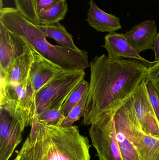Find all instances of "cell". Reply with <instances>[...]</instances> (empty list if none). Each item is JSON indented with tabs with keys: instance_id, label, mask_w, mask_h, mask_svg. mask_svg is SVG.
Instances as JSON below:
<instances>
[{
	"instance_id": "603a6c76",
	"label": "cell",
	"mask_w": 159,
	"mask_h": 160,
	"mask_svg": "<svg viewBox=\"0 0 159 160\" xmlns=\"http://www.w3.org/2000/svg\"><path fill=\"white\" fill-rule=\"evenodd\" d=\"M147 87L151 105L159 121V96L156 89L150 81L146 80Z\"/></svg>"
},
{
	"instance_id": "30bf717a",
	"label": "cell",
	"mask_w": 159,
	"mask_h": 160,
	"mask_svg": "<svg viewBox=\"0 0 159 160\" xmlns=\"http://www.w3.org/2000/svg\"><path fill=\"white\" fill-rule=\"evenodd\" d=\"M20 124L0 108V160H8L22 140Z\"/></svg>"
},
{
	"instance_id": "e0dca14e",
	"label": "cell",
	"mask_w": 159,
	"mask_h": 160,
	"mask_svg": "<svg viewBox=\"0 0 159 160\" xmlns=\"http://www.w3.org/2000/svg\"><path fill=\"white\" fill-rule=\"evenodd\" d=\"M36 26L43 32L46 38L54 39L62 47L73 50H80L75 45L72 35L69 33L59 22L50 25L40 24Z\"/></svg>"
},
{
	"instance_id": "7402d4cb",
	"label": "cell",
	"mask_w": 159,
	"mask_h": 160,
	"mask_svg": "<svg viewBox=\"0 0 159 160\" xmlns=\"http://www.w3.org/2000/svg\"><path fill=\"white\" fill-rule=\"evenodd\" d=\"M89 83L86 80H84L73 91L72 93L63 105V113L65 116L68 114L73 107L78 103L84 93L89 89Z\"/></svg>"
},
{
	"instance_id": "2e32d148",
	"label": "cell",
	"mask_w": 159,
	"mask_h": 160,
	"mask_svg": "<svg viewBox=\"0 0 159 160\" xmlns=\"http://www.w3.org/2000/svg\"><path fill=\"white\" fill-rule=\"evenodd\" d=\"M136 144L140 160H159V139L147 135L138 128Z\"/></svg>"
},
{
	"instance_id": "5bb4252c",
	"label": "cell",
	"mask_w": 159,
	"mask_h": 160,
	"mask_svg": "<svg viewBox=\"0 0 159 160\" xmlns=\"http://www.w3.org/2000/svg\"><path fill=\"white\" fill-rule=\"evenodd\" d=\"M35 50L31 46L30 48L18 57L11 65L4 80L1 84H22L30 82V76L34 59Z\"/></svg>"
},
{
	"instance_id": "7a4b0ae2",
	"label": "cell",
	"mask_w": 159,
	"mask_h": 160,
	"mask_svg": "<svg viewBox=\"0 0 159 160\" xmlns=\"http://www.w3.org/2000/svg\"><path fill=\"white\" fill-rule=\"evenodd\" d=\"M31 127L17 153L25 160H91V145L77 126L48 125L34 117Z\"/></svg>"
},
{
	"instance_id": "ba28073f",
	"label": "cell",
	"mask_w": 159,
	"mask_h": 160,
	"mask_svg": "<svg viewBox=\"0 0 159 160\" xmlns=\"http://www.w3.org/2000/svg\"><path fill=\"white\" fill-rule=\"evenodd\" d=\"M132 97L139 128L147 135L159 139V121L150 102L146 79L137 87Z\"/></svg>"
},
{
	"instance_id": "d4e9b609",
	"label": "cell",
	"mask_w": 159,
	"mask_h": 160,
	"mask_svg": "<svg viewBox=\"0 0 159 160\" xmlns=\"http://www.w3.org/2000/svg\"><path fill=\"white\" fill-rule=\"evenodd\" d=\"M61 1L62 0H33L37 14Z\"/></svg>"
},
{
	"instance_id": "5b68a950",
	"label": "cell",
	"mask_w": 159,
	"mask_h": 160,
	"mask_svg": "<svg viewBox=\"0 0 159 160\" xmlns=\"http://www.w3.org/2000/svg\"><path fill=\"white\" fill-rule=\"evenodd\" d=\"M0 108L16 119L22 130L31 126L34 118V99L30 82L1 84Z\"/></svg>"
},
{
	"instance_id": "7c38bea8",
	"label": "cell",
	"mask_w": 159,
	"mask_h": 160,
	"mask_svg": "<svg viewBox=\"0 0 159 160\" xmlns=\"http://www.w3.org/2000/svg\"><path fill=\"white\" fill-rule=\"evenodd\" d=\"M155 20H147L133 27L125 34L128 42L140 53L154 48L158 36Z\"/></svg>"
},
{
	"instance_id": "d6986e66",
	"label": "cell",
	"mask_w": 159,
	"mask_h": 160,
	"mask_svg": "<svg viewBox=\"0 0 159 160\" xmlns=\"http://www.w3.org/2000/svg\"><path fill=\"white\" fill-rule=\"evenodd\" d=\"M88 90L89 89L86 91L78 103L74 106L69 112L61 126L63 127H72L73 126L75 122L79 120L81 118L84 117L86 112Z\"/></svg>"
},
{
	"instance_id": "ac0fdd59",
	"label": "cell",
	"mask_w": 159,
	"mask_h": 160,
	"mask_svg": "<svg viewBox=\"0 0 159 160\" xmlns=\"http://www.w3.org/2000/svg\"><path fill=\"white\" fill-rule=\"evenodd\" d=\"M66 0L58 3L37 14L41 24L50 25L59 22L65 18L68 11Z\"/></svg>"
},
{
	"instance_id": "cb8c5ba5",
	"label": "cell",
	"mask_w": 159,
	"mask_h": 160,
	"mask_svg": "<svg viewBox=\"0 0 159 160\" xmlns=\"http://www.w3.org/2000/svg\"><path fill=\"white\" fill-rule=\"evenodd\" d=\"M146 79L159 82V60L152 62L148 65Z\"/></svg>"
},
{
	"instance_id": "6da1fadb",
	"label": "cell",
	"mask_w": 159,
	"mask_h": 160,
	"mask_svg": "<svg viewBox=\"0 0 159 160\" xmlns=\"http://www.w3.org/2000/svg\"><path fill=\"white\" fill-rule=\"evenodd\" d=\"M148 65L136 59L96 56L90 62V81L82 124L91 125L125 104L146 78Z\"/></svg>"
},
{
	"instance_id": "9c48e42d",
	"label": "cell",
	"mask_w": 159,
	"mask_h": 160,
	"mask_svg": "<svg viewBox=\"0 0 159 160\" xmlns=\"http://www.w3.org/2000/svg\"><path fill=\"white\" fill-rule=\"evenodd\" d=\"M31 45L23 38L9 32L0 22V78L5 79L14 61Z\"/></svg>"
},
{
	"instance_id": "9a60e30c",
	"label": "cell",
	"mask_w": 159,
	"mask_h": 160,
	"mask_svg": "<svg viewBox=\"0 0 159 160\" xmlns=\"http://www.w3.org/2000/svg\"><path fill=\"white\" fill-rule=\"evenodd\" d=\"M89 5L87 21L90 26L103 32L111 33L122 28L119 18L99 8L93 0H90Z\"/></svg>"
},
{
	"instance_id": "44dd1931",
	"label": "cell",
	"mask_w": 159,
	"mask_h": 160,
	"mask_svg": "<svg viewBox=\"0 0 159 160\" xmlns=\"http://www.w3.org/2000/svg\"><path fill=\"white\" fill-rule=\"evenodd\" d=\"M14 1L16 8L24 17L36 25L41 24L33 0H14Z\"/></svg>"
},
{
	"instance_id": "3957f363",
	"label": "cell",
	"mask_w": 159,
	"mask_h": 160,
	"mask_svg": "<svg viewBox=\"0 0 159 160\" xmlns=\"http://www.w3.org/2000/svg\"><path fill=\"white\" fill-rule=\"evenodd\" d=\"M0 22L11 32L21 37L45 58L65 70H85L90 68L87 52L73 50L49 43L36 24L16 8H2Z\"/></svg>"
},
{
	"instance_id": "8992f818",
	"label": "cell",
	"mask_w": 159,
	"mask_h": 160,
	"mask_svg": "<svg viewBox=\"0 0 159 160\" xmlns=\"http://www.w3.org/2000/svg\"><path fill=\"white\" fill-rule=\"evenodd\" d=\"M113 112L116 136L123 160H140L136 144V133L139 125L133 97Z\"/></svg>"
},
{
	"instance_id": "277c9868",
	"label": "cell",
	"mask_w": 159,
	"mask_h": 160,
	"mask_svg": "<svg viewBox=\"0 0 159 160\" xmlns=\"http://www.w3.org/2000/svg\"><path fill=\"white\" fill-rule=\"evenodd\" d=\"M85 70H62L47 82L36 93L34 117L47 110L62 106L83 80Z\"/></svg>"
},
{
	"instance_id": "ffe728a7",
	"label": "cell",
	"mask_w": 159,
	"mask_h": 160,
	"mask_svg": "<svg viewBox=\"0 0 159 160\" xmlns=\"http://www.w3.org/2000/svg\"><path fill=\"white\" fill-rule=\"evenodd\" d=\"M34 117L48 125L61 126L66 116L63 113L62 106L42 112Z\"/></svg>"
},
{
	"instance_id": "52a82bcc",
	"label": "cell",
	"mask_w": 159,
	"mask_h": 160,
	"mask_svg": "<svg viewBox=\"0 0 159 160\" xmlns=\"http://www.w3.org/2000/svg\"><path fill=\"white\" fill-rule=\"evenodd\" d=\"M89 133L100 160H123L116 136L113 111L93 122Z\"/></svg>"
},
{
	"instance_id": "4fadbf2b",
	"label": "cell",
	"mask_w": 159,
	"mask_h": 160,
	"mask_svg": "<svg viewBox=\"0 0 159 160\" xmlns=\"http://www.w3.org/2000/svg\"><path fill=\"white\" fill-rule=\"evenodd\" d=\"M105 45L102 46L108 52V57L111 59L127 58L136 59L149 64L152 62L147 61L128 42L125 34L116 32L109 33L105 37Z\"/></svg>"
},
{
	"instance_id": "8fae6325",
	"label": "cell",
	"mask_w": 159,
	"mask_h": 160,
	"mask_svg": "<svg viewBox=\"0 0 159 160\" xmlns=\"http://www.w3.org/2000/svg\"><path fill=\"white\" fill-rule=\"evenodd\" d=\"M63 70L53 62L35 52L34 59L30 76V82L35 101L38 91L55 75Z\"/></svg>"
},
{
	"instance_id": "4316f807",
	"label": "cell",
	"mask_w": 159,
	"mask_h": 160,
	"mask_svg": "<svg viewBox=\"0 0 159 160\" xmlns=\"http://www.w3.org/2000/svg\"><path fill=\"white\" fill-rule=\"evenodd\" d=\"M153 84V86L155 88V89L157 90L159 96V82H155V81H150Z\"/></svg>"
},
{
	"instance_id": "484cf974",
	"label": "cell",
	"mask_w": 159,
	"mask_h": 160,
	"mask_svg": "<svg viewBox=\"0 0 159 160\" xmlns=\"http://www.w3.org/2000/svg\"><path fill=\"white\" fill-rule=\"evenodd\" d=\"M153 50L155 54V61L159 60V32L158 34L155 43Z\"/></svg>"
},
{
	"instance_id": "83f0119b",
	"label": "cell",
	"mask_w": 159,
	"mask_h": 160,
	"mask_svg": "<svg viewBox=\"0 0 159 160\" xmlns=\"http://www.w3.org/2000/svg\"><path fill=\"white\" fill-rule=\"evenodd\" d=\"M14 160H25L22 157L20 156L19 155H17V154L16 157V158Z\"/></svg>"
}]
</instances>
